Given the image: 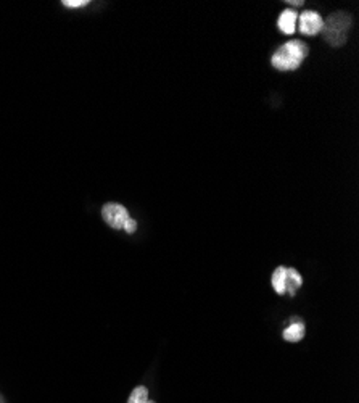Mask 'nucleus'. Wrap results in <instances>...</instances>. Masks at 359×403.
Listing matches in <instances>:
<instances>
[{"label":"nucleus","instance_id":"11","mask_svg":"<svg viewBox=\"0 0 359 403\" xmlns=\"http://www.w3.org/2000/svg\"><path fill=\"white\" fill-rule=\"evenodd\" d=\"M124 231H126L128 234H134L137 231V223H136V220H132V218H129V220L126 221V225H124V228H123Z\"/></svg>","mask_w":359,"mask_h":403},{"label":"nucleus","instance_id":"1","mask_svg":"<svg viewBox=\"0 0 359 403\" xmlns=\"http://www.w3.org/2000/svg\"><path fill=\"white\" fill-rule=\"evenodd\" d=\"M309 49L301 41H288L277 49L271 57V65L279 71H293L305 62Z\"/></svg>","mask_w":359,"mask_h":403},{"label":"nucleus","instance_id":"4","mask_svg":"<svg viewBox=\"0 0 359 403\" xmlns=\"http://www.w3.org/2000/svg\"><path fill=\"white\" fill-rule=\"evenodd\" d=\"M324 18L314 10H306L298 17V26H300V33L305 36H316L322 31Z\"/></svg>","mask_w":359,"mask_h":403},{"label":"nucleus","instance_id":"5","mask_svg":"<svg viewBox=\"0 0 359 403\" xmlns=\"http://www.w3.org/2000/svg\"><path fill=\"white\" fill-rule=\"evenodd\" d=\"M297 23H298V15L295 10L292 8H286L283 12L279 15V19H277V28L279 31L282 34H293L297 29Z\"/></svg>","mask_w":359,"mask_h":403},{"label":"nucleus","instance_id":"10","mask_svg":"<svg viewBox=\"0 0 359 403\" xmlns=\"http://www.w3.org/2000/svg\"><path fill=\"white\" fill-rule=\"evenodd\" d=\"M63 5L68 8H79L89 5V0H64Z\"/></svg>","mask_w":359,"mask_h":403},{"label":"nucleus","instance_id":"2","mask_svg":"<svg viewBox=\"0 0 359 403\" xmlns=\"http://www.w3.org/2000/svg\"><path fill=\"white\" fill-rule=\"evenodd\" d=\"M351 18L343 12H335L329 15V18L322 24V34L329 46L342 47L347 42L350 33Z\"/></svg>","mask_w":359,"mask_h":403},{"label":"nucleus","instance_id":"9","mask_svg":"<svg viewBox=\"0 0 359 403\" xmlns=\"http://www.w3.org/2000/svg\"><path fill=\"white\" fill-rule=\"evenodd\" d=\"M147 402H148V391H147V387H143V386L136 387L128 399V403H147Z\"/></svg>","mask_w":359,"mask_h":403},{"label":"nucleus","instance_id":"3","mask_svg":"<svg viewBox=\"0 0 359 403\" xmlns=\"http://www.w3.org/2000/svg\"><path fill=\"white\" fill-rule=\"evenodd\" d=\"M102 216L105 223L113 230H123L126 221L129 220V213L126 210V207L121 205V203L116 202H110L102 208Z\"/></svg>","mask_w":359,"mask_h":403},{"label":"nucleus","instance_id":"12","mask_svg":"<svg viewBox=\"0 0 359 403\" xmlns=\"http://www.w3.org/2000/svg\"><path fill=\"white\" fill-rule=\"evenodd\" d=\"M287 3H290V5H295V7H300V5H303L301 0H300V2H287Z\"/></svg>","mask_w":359,"mask_h":403},{"label":"nucleus","instance_id":"13","mask_svg":"<svg viewBox=\"0 0 359 403\" xmlns=\"http://www.w3.org/2000/svg\"><path fill=\"white\" fill-rule=\"evenodd\" d=\"M147 403H155V402H152V400H148V402H147Z\"/></svg>","mask_w":359,"mask_h":403},{"label":"nucleus","instance_id":"7","mask_svg":"<svg viewBox=\"0 0 359 403\" xmlns=\"http://www.w3.org/2000/svg\"><path fill=\"white\" fill-rule=\"evenodd\" d=\"M303 284V280H301V275L298 273L295 268H287V281H286V293L293 297L297 295L298 289L301 287Z\"/></svg>","mask_w":359,"mask_h":403},{"label":"nucleus","instance_id":"6","mask_svg":"<svg viewBox=\"0 0 359 403\" xmlns=\"http://www.w3.org/2000/svg\"><path fill=\"white\" fill-rule=\"evenodd\" d=\"M305 334H306L305 325H303L300 320H293L292 325L282 332V337L287 342H300L303 337H305Z\"/></svg>","mask_w":359,"mask_h":403},{"label":"nucleus","instance_id":"8","mask_svg":"<svg viewBox=\"0 0 359 403\" xmlns=\"http://www.w3.org/2000/svg\"><path fill=\"white\" fill-rule=\"evenodd\" d=\"M286 281H287V268L277 266L271 276V284L279 295H286Z\"/></svg>","mask_w":359,"mask_h":403}]
</instances>
